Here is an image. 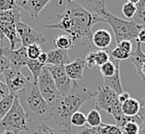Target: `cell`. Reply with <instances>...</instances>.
Instances as JSON below:
<instances>
[{"instance_id": "f546056e", "label": "cell", "mask_w": 145, "mask_h": 134, "mask_svg": "<svg viewBox=\"0 0 145 134\" xmlns=\"http://www.w3.org/2000/svg\"><path fill=\"white\" fill-rule=\"evenodd\" d=\"M26 51H27V56L30 60H37V58L42 53V49L38 45H29L28 48H26Z\"/></svg>"}, {"instance_id": "83f0119b", "label": "cell", "mask_w": 145, "mask_h": 134, "mask_svg": "<svg viewBox=\"0 0 145 134\" xmlns=\"http://www.w3.org/2000/svg\"><path fill=\"white\" fill-rule=\"evenodd\" d=\"M110 60V53L107 50L96 51V64L100 67Z\"/></svg>"}, {"instance_id": "f907efd6", "label": "cell", "mask_w": 145, "mask_h": 134, "mask_svg": "<svg viewBox=\"0 0 145 134\" xmlns=\"http://www.w3.org/2000/svg\"><path fill=\"white\" fill-rule=\"evenodd\" d=\"M139 134H145V128H142L140 130V133Z\"/></svg>"}, {"instance_id": "4316f807", "label": "cell", "mask_w": 145, "mask_h": 134, "mask_svg": "<svg viewBox=\"0 0 145 134\" xmlns=\"http://www.w3.org/2000/svg\"><path fill=\"white\" fill-rule=\"evenodd\" d=\"M99 130L101 134H123L120 127L116 125H111V124H101L99 126Z\"/></svg>"}, {"instance_id": "8fae6325", "label": "cell", "mask_w": 145, "mask_h": 134, "mask_svg": "<svg viewBox=\"0 0 145 134\" xmlns=\"http://www.w3.org/2000/svg\"><path fill=\"white\" fill-rule=\"evenodd\" d=\"M46 68L50 76H53L57 89L61 96L68 94L72 87V81L68 78L67 73L65 71V66H48Z\"/></svg>"}, {"instance_id": "681fc988", "label": "cell", "mask_w": 145, "mask_h": 134, "mask_svg": "<svg viewBox=\"0 0 145 134\" xmlns=\"http://www.w3.org/2000/svg\"><path fill=\"white\" fill-rule=\"evenodd\" d=\"M140 104H141V105H145V98H143L142 100L140 101Z\"/></svg>"}, {"instance_id": "ac0fdd59", "label": "cell", "mask_w": 145, "mask_h": 134, "mask_svg": "<svg viewBox=\"0 0 145 134\" xmlns=\"http://www.w3.org/2000/svg\"><path fill=\"white\" fill-rule=\"evenodd\" d=\"M120 67H118L115 71V73L111 78H104V86L108 87L110 89H112L116 93L117 95H120V93L123 92V86H121V83H120Z\"/></svg>"}, {"instance_id": "4fadbf2b", "label": "cell", "mask_w": 145, "mask_h": 134, "mask_svg": "<svg viewBox=\"0 0 145 134\" xmlns=\"http://www.w3.org/2000/svg\"><path fill=\"white\" fill-rule=\"evenodd\" d=\"M86 68V62L84 59H76L75 61L70 62L65 66V71L71 81H79L82 78L84 70Z\"/></svg>"}, {"instance_id": "ab89813d", "label": "cell", "mask_w": 145, "mask_h": 134, "mask_svg": "<svg viewBox=\"0 0 145 134\" xmlns=\"http://www.w3.org/2000/svg\"><path fill=\"white\" fill-rule=\"evenodd\" d=\"M136 41L142 43V42H145V28L143 27L141 30L139 31V33L136 37Z\"/></svg>"}, {"instance_id": "816d5d0a", "label": "cell", "mask_w": 145, "mask_h": 134, "mask_svg": "<svg viewBox=\"0 0 145 134\" xmlns=\"http://www.w3.org/2000/svg\"><path fill=\"white\" fill-rule=\"evenodd\" d=\"M89 1H91V2H96V1H99V0H89Z\"/></svg>"}, {"instance_id": "d6986e66", "label": "cell", "mask_w": 145, "mask_h": 134, "mask_svg": "<svg viewBox=\"0 0 145 134\" xmlns=\"http://www.w3.org/2000/svg\"><path fill=\"white\" fill-rule=\"evenodd\" d=\"M118 67H120V61H117V60L110 57V60L108 62H106L105 64L101 65L99 68H100L101 74L103 76L104 78H111L115 73V71H116V69Z\"/></svg>"}, {"instance_id": "52a82bcc", "label": "cell", "mask_w": 145, "mask_h": 134, "mask_svg": "<svg viewBox=\"0 0 145 134\" xmlns=\"http://www.w3.org/2000/svg\"><path fill=\"white\" fill-rule=\"evenodd\" d=\"M37 86H38L39 92H40L41 96L43 97V99L52 107L62 97L60 92L57 89L53 76H50V73L48 72L46 66L43 67V69L41 70V72L39 74L38 81H37Z\"/></svg>"}, {"instance_id": "ffe728a7", "label": "cell", "mask_w": 145, "mask_h": 134, "mask_svg": "<svg viewBox=\"0 0 145 134\" xmlns=\"http://www.w3.org/2000/svg\"><path fill=\"white\" fill-rule=\"evenodd\" d=\"M20 7H16L14 9H9V11H0V20L2 22L12 23L17 25L18 23L21 22V14H20Z\"/></svg>"}, {"instance_id": "d6a6232c", "label": "cell", "mask_w": 145, "mask_h": 134, "mask_svg": "<svg viewBox=\"0 0 145 134\" xmlns=\"http://www.w3.org/2000/svg\"><path fill=\"white\" fill-rule=\"evenodd\" d=\"M84 62H86V66H88L89 68L97 66V64H96V51H92V52L88 53L86 59H84Z\"/></svg>"}, {"instance_id": "ee69618b", "label": "cell", "mask_w": 145, "mask_h": 134, "mask_svg": "<svg viewBox=\"0 0 145 134\" xmlns=\"http://www.w3.org/2000/svg\"><path fill=\"white\" fill-rule=\"evenodd\" d=\"M139 76L141 78H142L143 81H145V64L142 66V68H141V71H140V74Z\"/></svg>"}, {"instance_id": "5bb4252c", "label": "cell", "mask_w": 145, "mask_h": 134, "mask_svg": "<svg viewBox=\"0 0 145 134\" xmlns=\"http://www.w3.org/2000/svg\"><path fill=\"white\" fill-rule=\"evenodd\" d=\"M92 41L96 45V48H99L100 50H106L112 41V36L110 32L105 29L95 31L92 35Z\"/></svg>"}, {"instance_id": "f1b7e54d", "label": "cell", "mask_w": 145, "mask_h": 134, "mask_svg": "<svg viewBox=\"0 0 145 134\" xmlns=\"http://www.w3.org/2000/svg\"><path fill=\"white\" fill-rule=\"evenodd\" d=\"M121 11H123V14L127 19H133L137 11V6L136 4H133V3L127 2L123 5V9H121Z\"/></svg>"}, {"instance_id": "f6af8a7d", "label": "cell", "mask_w": 145, "mask_h": 134, "mask_svg": "<svg viewBox=\"0 0 145 134\" xmlns=\"http://www.w3.org/2000/svg\"><path fill=\"white\" fill-rule=\"evenodd\" d=\"M63 134H72L71 129H63Z\"/></svg>"}, {"instance_id": "8992f818", "label": "cell", "mask_w": 145, "mask_h": 134, "mask_svg": "<svg viewBox=\"0 0 145 134\" xmlns=\"http://www.w3.org/2000/svg\"><path fill=\"white\" fill-rule=\"evenodd\" d=\"M3 131H11L14 134H19L22 131H29L28 119L18 97L14 98L12 106L7 115L0 121V133Z\"/></svg>"}, {"instance_id": "6da1fadb", "label": "cell", "mask_w": 145, "mask_h": 134, "mask_svg": "<svg viewBox=\"0 0 145 134\" xmlns=\"http://www.w3.org/2000/svg\"><path fill=\"white\" fill-rule=\"evenodd\" d=\"M58 18L60 22L46 25V28L64 31L73 39V41H78L84 37L91 39L93 26L103 22V19L97 14L87 11L75 1H67L66 11L63 14H58Z\"/></svg>"}, {"instance_id": "4dcf8cb0", "label": "cell", "mask_w": 145, "mask_h": 134, "mask_svg": "<svg viewBox=\"0 0 145 134\" xmlns=\"http://www.w3.org/2000/svg\"><path fill=\"white\" fill-rule=\"evenodd\" d=\"M34 134H63V130H56L45 124H40L36 128Z\"/></svg>"}, {"instance_id": "c3c4849f", "label": "cell", "mask_w": 145, "mask_h": 134, "mask_svg": "<svg viewBox=\"0 0 145 134\" xmlns=\"http://www.w3.org/2000/svg\"><path fill=\"white\" fill-rule=\"evenodd\" d=\"M3 38H4V35L0 32V41H3Z\"/></svg>"}, {"instance_id": "f5cc1de1", "label": "cell", "mask_w": 145, "mask_h": 134, "mask_svg": "<svg viewBox=\"0 0 145 134\" xmlns=\"http://www.w3.org/2000/svg\"><path fill=\"white\" fill-rule=\"evenodd\" d=\"M67 1H75V0H67Z\"/></svg>"}, {"instance_id": "7bdbcfd3", "label": "cell", "mask_w": 145, "mask_h": 134, "mask_svg": "<svg viewBox=\"0 0 145 134\" xmlns=\"http://www.w3.org/2000/svg\"><path fill=\"white\" fill-rule=\"evenodd\" d=\"M28 1L29 0H14V2H16L18 7H20V9H25Z\"/></svg>"}, {"instance_id": "7c38bea8", "label": "cell", "mask_w": 145, "mask_h": 134, "mask_svg": "<svg viewBox=\"0 0 145 134\" xmlns=\"http://www.w3.org/2000/svg\"><path fill=\"white\" fill-rule=\"evenodd\" d=\"M70 63L68 51L53 49L48 52V62L46 64H52V66H66Z\"/></svg>"}, {"instance_id": "7402d4cb", "label": "cell", "mask_w": 145, "mask_h": 134, "mask_svg": "<svg viewBox=\"0 0 145 134\" xmlns=\"http://www.w3.org/2000/svg\"><path fill=\"white\" fill-rule=\"evenodd\" d=\"M17 97V94L9 93L8 95L0 99V121L7 115V112L10 110L14 98Z\"/></svg>"}, {"instance_id": "30bf717a", "label": "cell", "mask_w": 145, "mask_h": 134, "mask_svg": "<svg viewBox=\"0 0 145 134\" xmlns=\"http://www.w3.org/2000/svg\"><path fill=\"white\" fill-rule=\"evenodd\" d=\"M0 53L9 60L11 69L21 70L23 66H26L29 60L26 48L21 47L18 50H11L9 48H4L3 41H1V45H0Z\"/></svg>"}, {"instance_id": "bcb514c9", "label": "cell", "mask_w": 145, "mask_h": 134, "mask_svg": "<svg viewBox=\"0 0 145 134\" xmlns=\"http://www.w3.org/2000/svg\"><path fill=\"white\" fill-rule=\"evenodd\" d=\"M127 1L130 2V3H133V4H138L140 0H127Z\"/></svg>"}, {"instance_id": "603a6c76", "label": "cell", "mask_w": 145, "mask_h": 134, "mask_svg": "<svg viewBox=\"0 0 145 134\" xmlns=\"http://www.w3.org/2000/svg\"><path fill=\"white\" fill-rule=\"evenodd\" d=\"M136 6L137 11L134 18L132 19V22L145 28V0H140L139 3L136 4Z\"/></svg>"}, {"instance_id": "1f68e13d", "label": "cell", "mask_w": 145, "mask_h": 134, "mask_svg": "<svg viewBox=\"0 0 145 134\" xmlns=\"http://www.w3.org/2000/svg\"><path fill=\"white\" fill-rule=\"evenodd\" d=\"M109 53H110V57L115 59V60H117V61L127 60V59L130 58V55H131V54L127 53V52H125V51H123L120 48H117V47L114 50H112L111 52H109Z\"/></svg>"}, {"instance_id": "7dc6e473", "label": "cell", "mask_w": 145, "mask_h": 134, "mask_svg": "<svg viewBox=\"0 0 145 134\" xmlns=\"http://www.w3.org/2000/svg\"><path fill=\"white\" fill-rule=\"evenodd\" d=\"M0 134H14V132H11V131H3V132H1Z\"/></svg>"}, {"instance_id": "cb8c5ba5", "label": "cell", "mask_w": 145, "mask_h": 134, "mask_svg": "<svg viewBox=\"0 0 145 134\" xmlns=\"http://www.w3.org/2000/svg\"><path fill=\"white\" fill-rule=\"evenodd\" d=\"M26 66L28 67L29 70L32 72V76H33V81H32L37 84L39 74H40V72H41V70L43 69L44 65L40 64L37 60H30V59H29L28 62H27V64H26Z\"/></svg>"}, {"instance_id": "e0dca14e", "label": "cell", "mask_w": 145, "mask_h": 134, "mask_svg": "<svg viewBox=\"0 0 145 134\" xmlns=\"http://www.w3.org/2000/svg\"><path fill=\"white\" fill-rule=\"evenodd\" d=\"M50 1V0H29L25 7V11H28L31 17L38 18L40 11L44 9Z\"/></svg>"}, {"instance_id": "b9f144b4", "label": "cell", "mask_w": 145, "mask_h": 134, "mask_svg": "<svg viewBox=\"0 0 145 134\" xmlns=\"http://www.w3.org/2000/svg\"><path fill=\"white\" fill-rule=\"evenodd\" d=\"M138 116H139V117L141 118V120H142V128H145V105H141Z\"/></svg>"}, {"instance_id": "e575fe53", "label": "cell", "mask_w": 145, "mask_h": 134, "mask_svg": "<svg viewBox=\"0 0 145 134\" xmlns=\"http://www.w3.org/2000/svg\"><path fill=\"white\" fill-rule=\"evenodd\" d=\"M77 134H101L99 127H89V126H84L78 130Z\"/></svg>"}, {"instance_id": "ba28073f", "label": "cell", "mask_w": 145, "mask_h": 134, "mask_svg": "<svg viewBox=\"0 0 145 134\" xmlns=\"http://www.w3.org/2000/svg\"><path fill=\"white\" fill-rule=\"evenodd\" d=\"M17 32L20 40L22 41V47L24 48H28L29 45H43L46 41V39L40 32L23 23L22 21L17 24Z\"/></svg>"}, {"instance_id": "5b68a950", "label": "cell", "mask_w": 145, "mask_h": 134, "mask_svg": "<svg viewBox=\"0 0 145 134\" xmlns=\"http://www.w3.org/2000/svg\"><path fill=\"white\" fill-rule=\"evenodd\" d=\"M96 109L104 110L111 115L116 121V125L121 122L125 115L121 112V104L118 101V95L106 86H99L95 92Z\"/></svg>"}, {"instance_id": "836d02e7", "label": "cell", "mask_w": 145, "mask_h": 134, "mask_svg": "<svg viewBox=\"0 0 145 134\" xmlns=\"http://www.w3.org/2000/svg\"><path fill=\"white\" fill-rule=\"evenodd\" d=\"M18 7L14 0H0V11H9Z\"/></svg>"}, {"instance_id": "7a4b0ae2", "label": "cell", "mask_w": 145, "mask_h": 134, "mask_svg": "<svg viewBox=\"0 0 145 134\" xmlns=\"http://www.w3.org/2000/svg\"><path fill=\"white\" fill-rule=\"evenodd\" d=\"M95 97V92L81 87L77 81H72V87L68 94L62 96L53 106V118L57 125L63 129H71L70 119L74 112H79L82 104Z\"/></svg>"}, {"instance_id": "3957f363", "label": "cell", "mask_w": 145, "mask_h": 134, "mask_svg": "<svg viewBox=\"0 0 145 134\" xmlns=\"http://www.w3.org/2000/svg\"><path fill=\"white\" fill-rule=\"evenodd\" d=\"M17 97L28 122H42L53 118V107L43 99L36 83L31 81L24 89L17 93Z\"/></svg>"}, {"instance_id": "8d00e7d4", "label": "cell", "mask_w": 145, "mask_h": 134, "mask_svg": "<svg viewBox=\"0 0 145 134\" xmlns=\"http://www.w3.org/2000/svg\"><path fill=\"white\" fill-rule=\"evenodd\" d=\"M116 47L129 54H131L133 52V45H132L131 40H123V41L116 43Z\"/></svg>"}, {"instance_id": "9c48e42d", "label": "cell", "mask_w": 145, "mask_h": 134, "mask_svg": "<svg viewBox=\"0 0 145 134\" xmlns=\"http://www.w3.org/2000/svg\"><path fill=\"white\" fill-rule=\"evenodd\" d=\"M3 76L5 78V85L9 93H14V94H17L22 89H24L31 81L30 78L25 76L21 72V70L9 68L3 72Z\"/></svg>"}, {"instance_id": "484cf974", "label": "cell", "mask_w": 145, "mask_h": 134, "mask_svg": "<svg viewBox=\"0 0 145 134\" xmlns=\"http://www.w3.org/2000/svg\"><path fill=\"white\" fill-rule=\"evenodd\" d=\"M70 123L71 125L77 126V127H84V126L87 125V117L84 116V112H74L70 119Z\"/></svg>"}, {"instance_id": "277c9868", "label": "cell", "mask_w": 145, "mask_h": 134, "mask_svg": "<svg viewBox=\"0 0 145 134\" xmlns=\"http://www.w3.org/2000/svg\"><path fill=\"white\" fill-rule=\"evenodd\" d=\"M94 3H95L94 11H96V14L102 18L103 22L108 24L113 30L116 43L123 40H131V39L136 38L139 31L143 28L132 21H126V20H123L112 14L106 9L104 0H99Z\"/></svg>"}, {"instance_id": "2e32d148", "label": "cell", "mask_w": 145, "mask_h": 134, "mask_svg": "<svg viewBox=\"0 0 145 134\" xmlns=\"http://www.w3.org/2000/svg\"><path fill=\"white\" fill-rule=\"evenodd\" d=\"M140 107H141L140 101L131 97L121 104V112L126 117H134L139 114Z\"/></svg>"}, {"instance_id": "d590c367", "label": "cell", "mask_w": 145, "mask_h": 134, "mask_svg": "<svg viewBox=\"0 0 145 134\" xmlns=\"http://www.w3.org/2000/svg\"><path fill=\"white\" fill-rule=\"evenodd\" d=\"M10 68V62L5 56L0 53V74Z\"/></svg>"}, {"instance_id": "74e56055", "label": "cell", "mask_w": 145, "mask_h": 134, "mask_svg": "<svg viewBox=\"0 0 145 134\" xmlns=\"http://www.w3.org/2000/svg\"><path fill=\"white\" fill-rule=\"evenodd\" d=\"M8 94H9V91H8V89H7L6 85L0 81V98L5 97V96H7Z\"/></svg>"}, {"instance_id": "f35d334b", "label": "cell", "mask_w": 145, "mask_h": 134, "mask_svg": "<svg viewBox=\"0 0 145 134\" xmlns=\"http://www.w3.org/2000/svg\"><path fill=\"white\" fill-rule=\"evenodd\" d=\"M131 98V95H130V93L126 92V91H123V93H120V95H118V101H120V104H123V102H126L128 99Z\"/></svg>"}, {"instance_id": "44dd1931", "label": "cell", "mask_w": 145, "mask_h": 134, "mask_svg": "<svg viewBox=\"0 0 145 134\" xmlns=\"http://www.w3.org/2000/svg\"><path fill=\"white\" fill-rule=\"evenodd\" d=\"M53 43L56 49L66 50V51L73 48V45H74L73 39L69 35H67V34H60V35H58L56 38L54 39Z\"/></svg>"}, {"instance_id": "9a60e30c", "label": "cell", "mask_w": 145, "mask_h": 134, "mask_svg": "<svg viewBox=\"0 0 145 134\" xmlns=\"http://www.w3.org/2000/svg\"><path fill=\"white\" fill-rule=\"evenodd\" d=\"M130 62L133 63L135 65L137 69V73L138 76L140 74V71H141V68L145 64V54L142 52V49H141V43L138 41H136V49H135L133 52L130 55V58H129Z\"/></svg>"}, {"instance_id": "60d3db41", "label": "cell", "mask_w": 145, "mask_h": 134, "mask_svg": "<svg viewBox=\"0 0 145 134\" xmlns=\"http://www.w3.org/2000/svg\"><path fill=\"white\" fill-rule=\"evenodd\" d=\"M37 61L42 65H45L46 64V62H48V53H44V52H42L40 54V56L37 58Z\"/></svg>"}, {"instance_id": "d4e9b609", "label": "cell", "mask_w": 145, "mask_h": 134, "mask_svg": "<svg viewBox=\"0 0 145 134\" xmlns=\"http://www.w3.org/2000/svg\"><path fill=\"white\" fill-rule=\"evenodd\" d=\"M87 124L89 127H99L102 124V118L98 109L89 110L87 117Z\"/></svg>"}]
</instances>
